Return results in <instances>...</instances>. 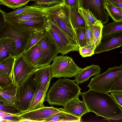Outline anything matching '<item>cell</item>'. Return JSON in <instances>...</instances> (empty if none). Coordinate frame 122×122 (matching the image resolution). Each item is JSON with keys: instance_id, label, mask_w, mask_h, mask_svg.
Returning a JSON list of instances; mask_svg holds the SVG:
<instances>
[{"instance_id": "obj_19", "label": "cell", "mask_w": 122, "mask_h": 122, "mask_svg": "<svg viewBox=\"0 0 122 122\" xmlns=\"http://www.w3.org/2000/svg\"><path fill=\"white\" fill-rule=\"evenodd\" d=\"M23 54L29 63L37 68H38L41 56V51L38 43Z\"/></svg>"}, {"instance_id": "obj_1", "label": "cell", "mask_w": 122, "mask_h": 122, "mask_svg": "<svg viewBox=\"0 0 122 122\" xmlns=\"http://www.w3.org/2000/svg\"><path fill=\"white\" fill-rule=\"evenodd\" d=\"M80 95L90 112L107 120L122 119V108L108 93L89 90Z\"/></svg>"}, {"instance_id": "obj_40", "label": "cell", "mask_w": 122, "mask_h": 122, "mask_svg": "<svg viewBox=\"0 0 122 122\" xmlns=\"http://www.w3.org/2000/svg\"><path fill=\"white\" fill-rule=\"evenodd\" d=\"M86 30L87 45H94L93 37L92 31L90 26L86 25Z\"/></svg>"}, {"instance_id": "obj_11", "label": "cell", "mask_w": 122, "mask_h": 122, "mask_svg": "<svg viewBox=\"0 0 122 122\" xmlns=\"http://www.w3.org/2000/svg\"><path fill=\"white\" fill-rule=\"evenodd\" d=\"M80 7L89 10L96 18L103 25L109 20L104 7V0H80Z\"/></svg>"}, {"instance_id": "obj_37", "label": "cell", "mask_w": 122, "mask_h": 122, "mask_svg": "<svg viewBox=\"0 0 122 122\" xmlns=\"http://www.w3.org/2000/svg\"><path fill=\"white\" fill-rule=\"evenodd\" d=\"M14 83L12 77L0 72V88L8 86Z\"/></svg>"}, {"instance_id": "obj_5", "label": "cell", "mask_w": 122, "mask_h": 122, "mask_svg": "<svg viewBox=\"0 0 122 122\" xmlns=\"http://www.w3.org/2000/svg\"><path fill=\"white\" fill-rule=\"evenodd\" d=\"M52 61L51 66L53 78L75 77L82 69L77 65L71 58L66 56H57Z\"/></svg>"}, {"instance_id": "obj_6", "label": "cell", "mask_w": 122, "mask_h": 122, "mask_svg": "<svg viewBox=\"0 0 122 122\" xmlns=\"http://www.w3.org/2000/svg\"><path fill=\"white\" fill-rule=\"evenodd\" d=\"M7 25L2 36H9L14 40L15 49L13 56L16 57L24 52L33 35L36 31L40 30L18 28Z\"/></svg>"}, {"instance_id": "obj_16", "label": "cell", "mask_w": 122, "mask_h": 122, "mask_svg": "<svg viewBox=\"0 0 122 122\" xmlns=\"http://www.w3.org/2000/svg\"><path fill=\"white\" fill-rule=\"evenodd\" d=\"M7 24L18 28L29 30H45L46 19L44 16L25 20L16 21H6Z\"/></svg>"}, {"instance_id": "obj_20", "label": "cell", "mask_w": 122, "mask_h": 122, "mask_svg": "<svg viewBox=\"0 0 122 122\" xmlns=\"http://www.w3.org/2000/svg\"><path fill=\"white\" fill-rule=\"evenodd\" d=\"M48 89H37L30 102L28 111H30L43 107L44 102Z\"/></svg>"}, {"instance_id": "obj_25", "label": "cell", "mask_w": 122, "mask_h": 122, "mask_svg": "<svg viewBox=\"0 0 122 122\" xmlns=\"http://www.w3.org/2000/svg\"><path fill=\"white\" fill-rule=\"evenodd\" d=\"M79 8H73L70 10V18L72 25L75 30L80 27H86L85 22L78 11Z\"/></svg>"}, {"instance_id": "obj_42", "label": "cell", "mask_w": 122, "mask_h": 122, "mask_svg": "<svg viewBox=\"0 0 122 122\" xmlns=\"http://www.w3.org/2000/svg\"><path fill=\"white\" fill-rule=\"evenodd\" d=\"M65 4L70 9L80 7V0H63Z\"/></svg>"}, {"instance_id": "obj_35", "label": "cell", "mask_w": 122, "mask_h": 122, "mask_svg": "<svg viewBox=\"0 0 122 122\" xmlns=\"http://www.w3.org/2000/svg\"><path fill=\"white\" fill-rule=\"evenodd\" d=\"M34 4L43 7L56 5L64 3L63 0H31Z\"/></svg>"}, {"instance_id": "obj_3", "label": "cell", "mask_w": 122, "mask_h": 122, "mask_svg": "<svg viewBox=\"0 0 122 122\" xmlns=\"http://www.w3.org/2000/svg\"><path fill=\"white\" fill-rule=\"evenodd\" d=\"M45 16V30L49 33L54 40L59 53L64 55L72 51H79L78 45L49 17Z\"/></svg>"}, {"instance_id": "obj_18", "label": "cell", "mask_w": 122, "mask_h": 122, "mask_svg": "<svg viewBox=\"0 0 122 122\" xmlns=\"http://www.w3.org/2000/svg\"><path fill=\"white\" fill-rule=\"evenodd\" d=\"M15 49L14 40L9 36H2L0 38V61L13 56Z\"/></svg>"}, {"instance_id": "obj_4", "label": "cell", "mask_w": 122, "mask_h": 122, "mask_svg": "<svg viewBox=\"0 0 122 122\" xmlns=\"http://www.w3.org/2000/svg\"><path fill=\"white\" fill-rule=\"evenodd\" d=\"M122 75V65L119 66H115L92 78L87 87L90 91L109 93L111 88Z\"/></svg>"}, {"instance_id": "obj_45", "label": "cell", "mask_w": 122, "mask_h": 122, "mask_svg": "<svg viewBox=\"0 0 122 122\" xmlns=\"http://www.w3.org/2000/svg\"><path fill=\"white\" fill-rule=\"evenodd\" d=\"M26 0V1H30L31 0Z\"/></svg>"}, {"instance_id": "obj_21", "label": "cell", "mask_w": 122, "mask_h": 122, "mask_svg": "<svg viewBox=\"0 0 122 122\" xmlns=\"http://www.w3.org/2000/svg\"><path fill=\"white\" fill-rule=\"evenodd\" d=\"M44 10H36L26 12L18 15L9 16H6V21H16L27 20L44 16Z\"/></svg>"}, {"instance_id": "obj_30", "label": "cell", "mask_w": 122, "mask_h": 122, "mask_svg": "<svg viewBox=\"0 0 122 122\" xmlns=\"http://www.w3.org/2000/svg\"><path fill=\"white\" fill-rule=\"evenodd\" d=\"M44 8V7L34 4L32 5L26 6L22 8H19L10 12L8 13L5 12V15L6 16H13L34 10H43Z\"/></svg>"}, {"instance_id": "obj_8", "label": "cell", "mask_w": 122, "mask_h": 122, "mask_svg": "<svg viewBox=\"0 0 122 122\" xmlns=\"http://www.w3.org/2000/svg\"><path fill=\"white\" fill-rule=\"evenodd\" d=\"M70 9L64 2L53 6L45 7V15L48 16L63 30L72 26L70 18Z\"/></svg>"}, {"instance_id": "obj_15", "label": "cell", "mask_w": 122, "mask_h": 122, "mask_svg": "<svg viewBox=\"0 0 122 122\" xmlns=\"http://www.w3.org/2000/svg\"><path fill=\"white\" fill-rule=\"evenodd\" d=\"M64 107L58 109L61 112L81 118L83 115L90 112L84 102L80 100L79 98L72 100Z\"/></svg>"}, {"instance_id": "obj_24", "label": "cell", "mask_w": 122, "mask_h": 122, "mask_svg": "<svg viewBox=\"0 0 122 122\" xmlns=\"http://www.w3.org/2000/svg\"><path fill=\"white\" fill-rule=\"evenodd\" d=\"M15 57L13 55L0 61V72L12 77Z\"/></svg>"}, {"instance_id": "obj_7", "label": "cell", "mask_w": 122, "mask_h": 122, "mask_svg": "<svg viewBox=\"0 0 122 122\" xmlns=\"http://www.w3.org/2000/svg\"><path fill=\"white\" fill-rule=\"evenodd\" d=\"M37 68L27 61L23 53L15 57L12 74L14 82L18 86H21L34 74Z\"/></svg>"}, {"instance_id": "obj_43", "label": "cell", "mask_w": 122, "mask_h": 122, "mask_svg": "<svg viewBox=\"0 0 122 122\" xmlns=\"http://www.w3.org/2000/svg\"><path fill=\"white\" fill-rule=\"evenodd\" d=\"M5 12L0 10V29L5 28L7 26Z\"/></svg>"}, {"instance_id": "obj_9", "label": "cell", "mask_w": 122, "mask_h": 122, "mask_svg": "<svg viewBox=\"0 0 122 122\" xmlns=\"http://www.w3.org/2000/svg\"><path fill=\"white\" fill-rule=\"evenodd\" d=\"M34 74L22 85L17 86L15 104L21 113L28 111L29 104L36 91Z\"/></svg>"}, {"instance_id": "obj_39", "label": "cell", "mask_w": 122, "mask_h": 122, "mask_svg": "<svg viewBox=\"0 0 122 122\" xmlns=\"http://www.w3.org/2000/svg\"><path fill=\"white\" fill-rule=\"evenodd\" d=\"M110 95L116 102L122 108V92H111Z\"/></svg>"}, {"instance_id": "obj_13", "label": "cell", "mask_w": 122, "mask_h": 122, "mask_svg": "<svg viewBox=\"0 0 122 122\" xmlns=\"http://www.w3.org/2000/svg\"><path fill=\"white\" fill-rule=\"evenodd\" d=\"M61 112L56 108L45 106L37 109L22 113L19 116L22 120H29L33 122H43L47 118Z\"/></svg>"}, {"instance_id": "obj_22", "label": "cell", "mask_w": 122, "mask_h": 122, "mask_svg": "<svg viewBox=\"0 0 122 122\" xmlns=\"http://www.w3.org/2000/svg\"><path fill=\"white\" fill-rule=\"evenodd\" d=\"M17 86L14 83L8 86L0 88V101L15 104Z\"/></svg>"}, {"instance_id": "obj_23", "label": "cell", "mask_w": 122, "mask_h": 122, "mask_svg": "<svg viewBox=\"0 0 122 122\" xmlns=\"http://www.w3.org/2000/svg\"><path fill=\"white\" fill-rule=\"evenodd\" d=\"M81 118L64 112H61L46 118L45 122H73L81 121Z\"/></svg>"}, {"instance_id": "obj_34", "label": "cell", "mask_w": 122, "mask_h": 122, "mask_svg": "<svg viewBox=\"0 0 122 122\" xmlns=\"http://www.w3.org/2000/svg\"><path fill=\"white\" fill-rule=\"evenodd\" d=\"M45 30H38L33 35L29 41L24 52L37 44L44 36Z\"/></svg>"}, {"instance_id": "obj_14", "label": "cell", "mask_w": 122, "mask_h": 122, "mask_svg": "<svg viewBox=\"0 0 122 122\" xmlns=\"http://www.w3.org/2000/svg\"><path fill=\"white\" fill-rule=\"evenodd\" d=\"M53 78L51 65L38 68L34 74L33 80L36 90L48 89Z\"/></svg>"}, {"instance_id": "obj_2", "label": "cell", "mask_w": 122, "mask_h": 122, "mask_svg": "<svg viewBox=\"0 0 122 122\" xmlns=\"http://www.w3.org/2000/svg\"><path fill=\"white\" fill-rule=\"evenodd\" d=\"M81 90L74 80L67 78L59 79L49 90L45 100L51 105L64 107L72 100L79 98Z\"/></svg>"}, {"instance_id": "obj_26", "label": "cell", "mask_w": 122, "mask_h": 122, "mask_svg": "<svg viewBox=\"0 0 122 122\" xmlns=\"http://www.w3.org/2000/svg\"><path fill=\"white\" fill-rule=\"evenodd\" d=\"M104 2V7L108 15L114 21H122V9L110 3Z\"/></svg>"}, {"instance_id": "obj_27", "label": "cell", "mask_w": 122, "mask_h": 122, "mask_svg": "<svg viewBox=\"0 0 122 122\" xmlns=\"http://www.w3.org/2000/svg\"><path fill=\"white\" fill-rule=\"evenodd\" d=\"M78 11L84 19L86 25H99L102 24L100 21L96 18L89 10H85L80 7Z\"/></svg>"}, {"instance_id": "obj_12", "label": "cell", "mask_w": 122, "mask_h": 122, "mask_svg": "<svg viewBox=\"0 0 122 122\" xmlns=\"http://www.w3.org/2000/svg\"><path fill=\"white\" fill-rule=\"evenodd\" d=\"M122 46V31L102 36L100 42L95 50V54L109 51Z\"/></svg>"}, {"instance_id": "obj_33", "label": "cell", "mask_w": 122, "mask_h": 122, "mask_svg": "<svg viewBox=\"0 0 122 122\" xmlns=\"http://www.w3.org/2000/svg\"><path fill=\"white\" fill-rule=\"evenodd\" d=\"M79 47L87 45L86 27H80L75 29Z\"/></svg>"}, {"instance_id": "obj_28", "label": "cell", "mask_w": 122, "mask_h": 122, "mask_svg": "<svg viewBox=\"0 0 122 122\" xmlns=\"http://www.w3.org/2000/svg\"><path fill=\"white\" fill-rule=\"evenodd\" d=\"M122 31V21L115 22L103 25L102 36L116 32Z\"/></svg>"}, {"instance_id": "obj_29", "label": "cell", "mask_w": 122, "mask_h": 122, "mask_svg": "<svg viewBox=\"0 0 122 122\" xmlns=\"http://www.w3.org/2000/svg\"><path fill=\"white\" fill-rule=\"evenodd\" d=\"M0 112L15 115L21 113L15 104L0 101Z\"/></svg>"}, {"instance_id": "obj_44", "label": "cell", "mask_w": 122, "mask_h": 122, "mask_svg": "<svg viewBox=\"0 0 122 122\" xmlns=\"http://www.w3.org/2000/svg\"><path fill=\"white\" fill-rule=\"evenodd\" d=\"M104 2L110 3L122 9V0H104Z\"/></svg>"}, {"instance_id": "obj_38", "label": "cell", "mask_w": 122, "mask_h": 122, "mask_svg": "<svg viewBox=\"0 0 122 122\" xmlns=\"http://www.w3.org/2000/svg\"><path fill=\"white\" fill-rule=\"evenodd\" d=\"M2 120L6 122H21L22 118L19 115H15L0 112Z\"/></svg>"}, {"instance_id": "obj_32", "label": "cell", "mask_w": 122, "mask_h": 122, "mask_svg": "<svg viewBox=\"0 0 122 122\" xmlns=\"http://www.w3.org/2000/svg\"><path fill=\"white\" fill-rule=\"evenodd\" d=\"M92 30L93 37V44L96 48L99 44L102 38L103 25H90Z\"/></svg>"}, {"instance_id": "obj_17", "label": "cell", "mask_w": 122, "mask_h": 122, "mask_svg": "<svg viewBox=\"0 0 122 122\" xmlns=\"http://www.w3.org/2000/svg\"><path fill=\"white\" fill-rule=\"evenodd\" d=\"M101 69L98 66L92 65L82 68L75 77L74 81L77 84H82L88 80L92 76L100 74Z\"/></svg>"}, {"instance_id": "obj_36", "label": "cell", "mask_w": 122, "mask_h": 122, "mask_svg": "<svg viewBox=\"0 0 122 122\" xmlns=\"http://www.w3.org/2000/svg\"><path fill=\"white\" fill-rule=\"evenodd\" d=\"M95 48L93 45H89L83 47H79V51L82 57H90L95 54Z\"/></svg>"}, {"instance_id": "obj_31", "label": "cell", "mask_w": 122, "mask_h": 122, "mask_svg": "<svg viewBox=\"0 0 122 122\" xmlns=\"http://www.w3.org/2000/svg\"><path fill=\"white\" fill-rule=\"evenodd\" d=\"M29 2L24 0H0V4L15 9L25 5Z\"/></svg>"}, {"instance_id": "obj_10", "label": "cell", "mask_w": 122, "mask_h": 122, "mask_svg": "<svg viewBox=\"0 0 122 122\" xmlns=\"http://www.w3.org/2000/svg\"><path fill=\"white\" fill-rule=\"evenodd\" d=\"M38 43L41 51L39 68L50 65L59 52L54 40L49 33L46 30L44 36Z\"/></svg>"}, {"instance_id": "obj_41", "label": "cell", "mask_w": 122, "mask_h": 122, "mask_svg": "<svg viewBox=\"0 0 122 122\" xmlns=\"http://www.w3.org/2000/svg\"><path fill=\"white\" fill-rule=\"evenodd\" d=\"M115 91L122 92V75L116 81L110 89V92Z\"/></svg>"}]
</instances>
